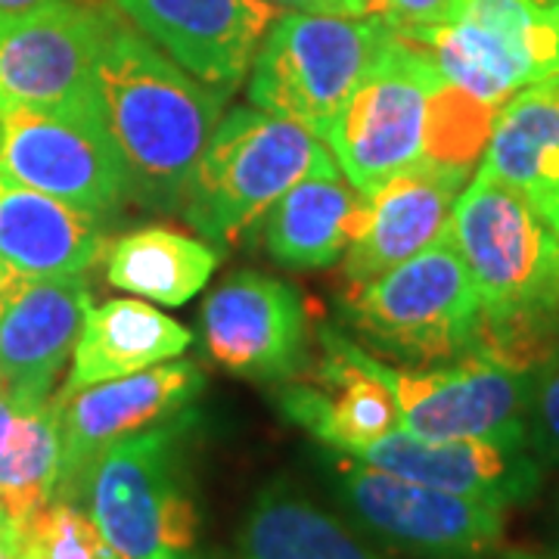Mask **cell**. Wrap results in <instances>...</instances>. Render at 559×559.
<instances>
[{
    "instance_id": "cell-1",
    "label": "cell",
    "mask_w": 559,
    "mask_h": 559,
    "mask_svg": "<svg viewBox=\"0 0 559 559\" xmlns=\"http://www.w3.org/2000/svg\"><path fill=\"white\" fill-rule=\"evenodd\" d=\"M451 240L481 301V355L532 370L559 323V234L535 205L479 171L454 202Z\"/></svg>"
},
{
    "instance_id": "cell-2",
    "label": "cell",
    "mask_w": 559,
    "mask_h": 559,
    "mask_svg": "<svg viewBox=\"0 0 559 559\" xmlns=\"http://www.w3.org/2000/svg\"><path fill=\"white\" fill-rule=\"evenodd\" d=\"M97 84L106 124L134 178V197L159 209L180 205L230 94L183 72L119 10L103 44Z\"/></svg>"
},
{
    "instance_id": "cell-3",
    "label": "cell",
    "mask_w": 559,
    "mask_h": 559,
    "mask_svg": "<svg viewBox=\"0 0 559 559\" xmlns=\"http://www.w3.org/2000/svg\"><path fill=\"white\" fill-rule=\"evenodd\" d=\"M190 432L193 417L183 411L116 441L94 463L81 507L119 559H202Z\"/></svg>"
},
{
    "instance_id": "cell-4",
    "label": "cell",
    "mask_w": 559,
    "mask_h": 559,
    "mask_svg": "<svg viewBox=\"0 0 559 559\" xmlns=\"http://www.w3.org/2000/svg\"><path fill=\"white\" fill-rule=\"evenodd\" d=\"M311 175H340V165L308 128L261 109H234L205 143L180 209L202 237L234 240Z\"/></svg>"
},
{
    "instance_id": "cell-5",
    "label": "cell",
    "mask_w": 559,
    "mask_h": 559,
    "mask_svg": "<svg viewBox=\"0 0 559 559\" xmlns=\"http://www.w3.org/2000/svg\"><path fill=\"white\" fill-rule=\"evenodd\" d=\"M342 301L358 336L411 367L460 358L479 340V293L451 234L382 277L348 286Z\"/></svg>"
},
{
    "instance_id": "cell-6",
    "label": "cell",
    "mask_w": 559,
    "mask_h": 559,
    "mask_svg": "<svg viewBox=\"0 0 559 559\" xmlns=\"http://www.w3.org/2000/svg\"><path fill=\"white\" fill-rule=\"evenodd\" d=\"M395 38L380 13L323 16L283 13L261 38L249 103L326 138L360 79Z\"/></svg>"
},
{
    "instance_id": "cell-7",
    "label": "cell",
    "mask_w": 559,
    "mask_h": 559,
    "mask_svg": "<svg viewBox=\"0 0 559 559\" xmlns=\"http://www.w3.org/2000/svg\"><path fill=\"white\" fill-rule=\"evenodd\" d=\"M323 466L352 522L401 554L417 559H488L503 544L507 510L495 503L404 479L330 448Z\"/></svg>"
},
{
    "instance_id": "cell-8",
    "label": "cell",
    "mask_w": 559,
    "mask_h": 559,
    "mask_svg": "<svg viewBox=\"0 0 559 559\" xmlns=\"http://www.w3.org/2000/svg\"><path fill=\"white\" fill-rule=\"evenodd\" d=\"M441 84L444 75L426 47L399 35L382 47L323 138L358 193L373 197L392 175L426 159L429 116Z\"/></svg>"
},
{
    "instance_id": "cell-9",
    "label": "cell",
    "mask_w": 559,
    "mask_h": 559,
    "mask_svg": "<svg viewBox=\"0 0 559 559\" xmlns=\"http://www.w3.org/2000/svg\"><path fill=\"white\" fill-rule=\"evenodd\" d=\"M0 175L109 218L134 197L100 100L0 116Z\"/></svg>"
},
{
    "instance_id": "cell-10",
    "label": "cell",
    "mask_w": 559,
    "mask_h": 559,
    "mask_svg": "<svg viewBox=\"0 0 559 559\" xmlns=\"http://www.w3.org/2000/svg\"><path fill=\"white\" fill-rule=\"evenodd\" d=\"M419 47L444 81L500 112L520 91L559 75V0H466Z\"/></svg>"
},
{
    "instance_id": "cell-11",
    "label": "cell",
    "mask_w": 559,
    "mask_h": 559,
    "mask_svg": "<svg viewBox=\"0 0 559 559\" xmlns=\"http://www.w3.org/2000/svg\"><path fill=\"white\" fill-rule=\"evenodd\" d=\"M112 3L66 0L0 13V116L100 100V53Z\"/></svg>"
},
{
    "instance_id": "cell-12",
    "label": "cell",
    "mask_w": 559,
    "mask_h": 559,
    "mask_svg": "<svg viewBox=\"0 0 559 559\" xmlns=\"http://www.w3.org/2000/svg\"><path fill=\"white\" fill-rule=\"evenodd\" d=\"M399 429L417 439H485L528 448V370L466 352L429 367H389Z\"/></svg>"
},
{
    "instance_id": "cell-13",
    "label": "cell",
    "mask_w": 559,
    "mask_h": 559,
    "mask_svg": "<svg viewBox=\"0 0 559 559\" xmlns=\"http://www.w3.org/2000/svg\"><path fill=\"white\" fill-rule=\"evenodd\" d=\"M205 385L193 360H165L121 380L87 385L60 404V476L53 500L79 503L94 463L116 444L150 426L178 417Z\"/></svg>"
},
{
    "instance_id": "cell-14",
    "label": "cell",
    "mask_w": 559,
    "mask_h": 559,
    "mask_svg": "<svg viewBox=\"0 0 559 559\" xmlns=\"http://www.w3.org/2000/svg\"><path fill=\"white\" fill-rule=\"evenodd\" d=\"M215 364L252 380H296L308 367V314L299 289L267 274H230L202 305Z\"/></svg>"
},
{
    "instance_id": "cell-15",
    "label": "cell",
    "mask_w": 559,
    "mask_h": 559,
    "mask_svg": "<svg viewBox=\"0 0 559 559\" xmlns=\"http://www.w3.org/2000/svg\"><path fill=\"white\" fill-rule=\"evenodd\" d=\"M280 411L314 439L342 454H358L399 429V401L389 382V364L367 355L336 330L320 333V364L311 382L286 380Z\"/></svg>"
},
{
    "instance_id": "cell-16",
    "label": "cell",
    "mask_w": 559,
    "mask_h": 559,
    "mask_svg": "<svg viewBox=\"0 0 559 559\" xmlns=\"http://www.w3.org/2000/svg\"><path fill=\"white\" fill-rule=\"evenodd\" d=\"M112 7L183 72L227 94L246 81L264 32L280 16L264 0H112Z\"/></svg>"
},
{
    "instance_id": "cell-17",
    "label": "cell",
    "mask_w": 559,
    "mask_h": 559,
    "mask_svg": "<svg viewBox=\"0 0 559 559\" xmlns=\"http://www.w3.org/2000/svg\"><path fill=\"white\" fill-rule=\"evenodd\" d=\"M87 311L91 286L81 274L0 283V389L20 411L53 399Z\"/></svg>"
},
{
    "instance_id": "cell-18",
    "label": "cell",
    "mask_w": 559,
    "mask_h": 559,
    "mask_svg": "<svg viewBox=\"0 0 559 559\" xmlns=\"http://www.w3.org/2000/svg\"><path fill=\"white\" fill-rule=\"evenodd\" d=\"M352 457L451 495L495 503L500 510L528 503L544 481V460L532 448L485 439L432 441L392 429Z\"/></svg>"
},
{
    "instance_id": "cell-19",
    "label": "cell",
    "mask_w": 559,
    "mask_h": 559,
    "mask_svg": "<svg viewBox=\"0 0 559 559\" xmlns=\"http://www.w3.org/2000/svg\"><path fill=\"white\" fill-rule=\"evenodd\" d=\"M466 178L463 168L423 159L367 197L364 224L345 249V286L382 277L444 237Z\"/></svg>"
},
{
    "instance_id": "cell-20",
    "label": "cell",
    "mask_w": 559,
    "mask_h": 559,
    "mask_svg": "<svg viewBox=\"0 0 559 559\" xmlns=\"http://www.w3.org/2000/svg\"><path fill=\"white\" fill-rule=\"evenodd\" d=\"M103 252V218L16 180H0V283L75 277Z\"/></svg>"
},
{
    "instance_id": "cell-21",
    "label": "cell",
    "mask_w": 559,
    "mask_h": 559,
    "mask_svg": "<svg viewBox=\"0 0 559 559\" xmlns=\"http://www.w3.org/2000/svg\"><path fill=\"white\" fill-rule=\"evenodd\" d=\"M481 156L479 171L520 190L559 234V75L503 103Z\"/></svg>"
},
{
    "instance_id": "cell-22",
    "label": "cell",
    "mask_w": 559,
    "mask_h": 559,
    "mask_svg": "<svg viewBox=\"0 0 559 559\" xmlns=\"http://www.w3.org/2000/svg\"><path fill=\"white\" fill-rule=\"evenodd\" d=\"M193 333L140 299H112L91 308L72 352V370L57 395L121 380L183 355Z\"/></svg>"
},
{
    "instance_id": "cell-23",
    "label": "cell",
    "mask_w": 559,
    "mask_h": 559,
    "mask_svg": "<svg viewBox=\"0 0 559 559\" xmlns=\"http://www.w3.org/2000/svg\"><path fill=\"white\" fill-rule=\"evenodd\" d=\"M367 197L340 175H311L289 187L264 221V246L286 267H330L358 237Z\"/></svg>"
},
{
    "instance_id": "cell-24",
    "label": "cell",
    "mask_w": 559,
    "mask_h": 559,
    "mask_svg": "<svg viewBox=\"0 0 559 559\" xmlns=\"http://www.w3.org/2000/svg\"><path fill=\"white\" fill-rule=\"evenodd\" d=\"M237 559H389L289 481L261 488L237 532Z\"/></svg>"
},
{
    "instance_id": "cell-25",
    "label": "cell",
    "mask_w": 559,
    "mask_h": 559,
    "mask_svg": "<svg viewBox=\"0 0 559 559\" xmlns=\"http://www.w3.org/2000/svg\"><path fill=\"white\" fill-rule=\"evenodd\" d=\"M218 261L212 242L168 227H143L106 249V283L138 299L180 308L212 280Z\"/></svg>"
},
{
    "instance_id": "cell-26",
    "label": "cell",
    "mask_w": 559,
    "mask_h": 559,
    "mask_svg": "<svg viewBox=\"0 0 559 559\" xmlns=\"http://www.w3.org/2000/svg\"><path fill=\"white\" fill-rule=\"evenodd\" d=\"M60 476V404L57 395L20 411L0 454V510L13 532L57 495Z\"/></svg>"
},
{
    "instance_id": "cell-27",
    "label": "cell",
    "mask_w": 559,
    "mask_h": 559,
    "mask_svg": "<svg viewBox=\"0 0 559 559\" xmlns=\"http://www.w3.org/2000/svg\"><path fill=\"white\" fill-rule=\"evenodd\" d=\"M16 559H119L79 503L50 500L10 535Z\"/></svg>"
},
{
    "instance_id": "cell-28",
    "label": "cell",
    "mask_w": 559,
    "mask_h": 559,
    "mask_svg": "<svg viewBox=\"0 0 559 559\" xmlns=\"http://www.w3.org/2000/svg\"><path fill=\"white\" fill-rule=\"evenodd\" d=\"M528 377V448L540 460L559 463V323Z\"/></svg>"
},
{
    "instance_id": "cell-29",
    "label": "cell",
    "mask_w": 559,
    "mask_h": 559,
    "mask_svg": "<svg viewBox=\"0 0 559 559\" xmlns=\"http://www.w3.org/2000/svg\"><path fill=\"white\" fill-rule=\"evenodd\" d=\"M466 0H382L380 16L399 38L423 44L436 28L454 22Z\"/></svg>"
},
{
    "instance_id": "cell-30",
    "label": "cell",
    "mask_w": 559,
    "mask_h": 559,
    "mask_svg": "<svg viewBox=\"0 0 559 559\" xmlns=\"http://www.w3.org/2000/svg\"><path fill=\"white\" fill-rule=\"evenodd\" d=\"M271 7H286L296 13H323V16H364L355 0H264Z\"/></svg>"
},
{
    "instance_id": "cell-31",
    "label": "cell",
    "mask_w": 559,
    "mask_h": 559,
    "mask_svg": "<svg viewBox=\"0 0 559 559\" xmlns=\"http://www.w3.org/2000/svg\"><path fill=\"white\" fill-rule=\"evenodd\" d=\"M20 414V407L13 404V401L3 395V389H0V454H3V448H7V441H10V429H13V419Z\"/></svg>"
},
{
    "instance_id": "cell-32",
    "label": "cell",
    "mask_w": 559,
    "mask_h": 559,
    "mask_svg": "<svg viewBox=\"0 0 559 559\" xmlns=\"http://www.w3.org/2000/svg\"><path fill=\"white\" fill-rule=\"evenodd\" d=\"M50 3H66V0H0V13H25V10H38Z\"/></svg>"
},
{
    "instance_id": "cell-33",
    "label": "cell",
    "mask_w": 559,
    "mask_h": 559,
    "mask_svg": "<svg viewBox=\"0 0 559 559\" xmlns=\"http://www.w3.org/2000/svg\"><path fill=\"white\" fill-rule=\"evenodd\" d=\"M498 559H554V557H544V554H532V550H503Z\"/></svg>"
},
{
    "instance_id": "cell-34",
    "label": "cell",
    "mask_w": 559,
    "mask_h": 559,
    "mask_svg": "<svg viewBox=\"0 0 559 559\" xmlns=\"http://www.w3.org/2000/svg\"><path fill=\"white\" fill-rule=\"evenodd\" d=\"M0 559H16V554H13V540H10V532H0Z\"/></svg>"
},
{
    "instance_id": "cell-35",
    "label": "cell",
    "mask_w": 559,
    "mask_h": 559,
    "mask_svg": "<svg viewBox=\"0 0 559 559\" xmlns=\"http://www.w3.org/2000/svg\"><path fill=\"white\" fill-rule=\"evenodd\" d=\"M358 3V10L364 16H370V13H380L382 10V0H355Z\"/></svg>"
},
{
    "instance_id": "cell-36",
    "label": "cell",
    "mask_w": 559,
    "mask_h": 559,
    "mask_svg": "<svg viewBox=\"0 0 559 559\" xmlns=\"http://www.w3.org/2000/svg\"><path fill=\"white\" fill-rule=\"evenodd\" d=\"M554 559H559V498H557V513H554Z\"/></svg>"
},
{
    "instance_id": "cell-37",
    "label": "cell",
    "mask_w": 559,
    "mask_h": 559,
    "mask_svg": "<svg viewBox=\"0 0 559 559\" xmlns=\"http://www.w3.org/2000/svg\"><path fill=\"white\" fill-rule=\"evenodd\" d=\"M0 532H13V525L7 522V516H3V510H0Z\"/></svg>"
},
{
    "instance_id": "cell-38",
    "label": "cell",
    "mask_w": 559,
    "mask_h": 559,
    "mask_svg": "<svg viewBox=\"0 0 559 559\" xmlns=\"http://www.w3.org/2000/svg\"><path fill=\"white\" fill-rule=\"evenodd\" d=\"M0 180H3V175H0Z\"/></svg>"
}]
</instances>
